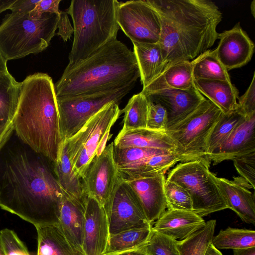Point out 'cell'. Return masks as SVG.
Segmentation results:
<instances>
[{
	"label": "cell",
	"instance_id": "21",
	"mask_svg": "<svg viewBox=\"0 0 255 255\" xmlns=\"http://www.w3.org/2000/svg\"><path fill=\"white\" fill-rule=\"evenodd\" d=\"M86 202L78 201L64 191L58 223L69 243L83 255V233Z\"/></svg>",
	"mask_w": 255,
	"mask_h": 255
},
{
	"label": "cell",
	"instance_id": "37",
	"mask_svg": "<svg viewBox=\"0 0 255 255\" xmlns=\"http://www.w3.org/2000/svg\"><path fill=\"white\" fill-rule=\"evenodd\" d=\"M177 241L152 229L147 241L134 251L146 255H179Z\"/></svg>",
	"mask_w": 255,
	"mask_h": 255
},
{
	"label": "cell",
	"instance_id": "28",
	"mask_svg": "<svg viewBox=\"0 0 255 255\" xmlns=\"http://www.w3.org/2000/svg\"><path fill=\"white\" fill-rule=\"evenodd\" d=\"M179 161L180 159L175 151H170L148 157L132 167L118 171V173L123 179L165 174L170 168Z\"/></svg>",
	"mask_w": 255,
	"mask_h": 255
},
{
	"label": "cell",
	"instance_id": "33",
	"mask_svg": "<svg viewBox=\"0 0 255 255\" xmlns=\"http://www.w3.org/2000/svg\"><path fill=\"white\" fill-rule=\"evenodd\" d=\"M245 118L237 109L228 114H222L208 139L207 152L210 158V155L225 142Z\"/></svg>",
	"mask_w": 255,
	"mask_h": 255
},
{
	"label": "cell",
	"instance_id": "26",
	"mask_svg": "<svg viewBox=\"0 0 255 255\" xmlns=\"http://www.w3.org/2000/svg\"><path fill=\"white\" fill-rule=\"evenodd\" d=\"M194 86L191 61H181L167 67L156 82L141 92L145 94L166 88L186 90Z\"/></svg>",
	"mask_w": 255,
	"mask_h": 255
},
{
	"label": "cell",
	"instance_id": "52",
	"mask_svg": "<svg viewBox=\"0 0 255 255\" xmlns=\"http://www.w3.org/2000/svg\"><path fill=\"white\" fill-rule=\"evenodd\" d=\"M251 13L253 14V16L255 17V0H254L251 2Z\"/></svg>",
	"mask_w": 255,
	"mask_h": 255
},
{
	"label": "cell",
	"instance_id": "29",
	"mask_svg": "<svg viewBox=\"0 0 255 255\" xmlns=\"http://www.w3.org/2000/svg\"><path fill=\"white\" fill-rule=\"evenodd\" d=\"M21 93V82L8 71L0 75V127L13 122Z\"/></svg>",
	"mask_w": 255,
	"mask_h": 255
},
{
	"label": "cell",
	"instance_id": "11",
	"mask_svg": "<svg viewBox=\"0 0 255 255\" xmlns=\"http://www.w3.org/2000/svg\"><path fill=\"white\" fill-rule=\"evenodd\" d=\"M116 20L120 27L132 42L158 43L161 34L158 14L148 0L119 2Z\"/></svg>",
	"mask_w": 255,
	"mask_h": 255
},
{
	"label": "cell",
	"instance_id": "40",
	"mask_svg": "<svg viewBox=\"0 0 255 255\" xmlns=\"http://www.w3.org/2000/svg\"><path fill=\"white\" fill-rule=\"evenodd\" d=\"M233 161L238 173L254 189L255 185V152L237 157Z\"/></svg>",
	"mask_w": 255,
	"mask_h": 255
},
{
	"label": "cell",
	"instance_id": "25",
	"mask_svg": "<svg viewBox=\"0 0 255 255\" xmlns=\"http://www.w3.org/2000/svg\"><path fill=\"white\" fill-rule=\"evenodd\" d=\"M54 171L62 189L69 196L85 202L87 195L81 177L74 171L63 142L57 161L53 163Z\"/></svg>",
	"mask_w": 255,
	"mask_h": 255
},
{
	"label": "cell",
	"instance_id": "38",
	"mask_svg": "<svg viewBox=\"0 0 255 255\" xmlns=\"http://www.w3.org/2000/svg\"><path fill=\"white\" fill-rule=\"evenodd\" d=\"M164 192L167 209L193 211L192 203L188 192L181 186L166 179Z\"/></svg>",
	"mask_w": 255,
	"mask_h": 255
},
{
	"label": "cell",
	"instance_id": "17",
	"mask_svg": "<svg viewBox=\"0 0 255 255\" xmlns=\"http://www.w3.org/2000/svg\"><path fill=\"white\" fill-rule=\"evenodd\" d=\"M109 236V226L104 207L87 196L83 233L84 255H102Z\"/></svg>",
	"mask_w": 255,
	"mask_h": 255
},
{
	"label": "cell",
	"instance_id": "3",
	"mask_svg": "<svg viewBox=\"0 0 255 255\" xmlns=\"http://www.w3.org/2000/svg\"><path fill=\"white\" fill-rule=\"evenodd\" d=\"M13 124L14 131L24 143L53 163L57 161L63 141L55 86L49 75L37 73L21 82Z\"/></svg>",
	"mask_w": 255,
	"mask_h": 255
},
{
	"label": "cell",
	"instance_id": "42",
	"mask_svg": "<svg viewBox=\"0 0 255 255\" xmlns=\"http://www.w3.org/2000/svg\"><path fill=\"white\" fill-rule=\"evenodd\" d=\"M255 74L254 73L252 81L248 89L239 98L237 109L245 117L255 114Z\"/></svg>",
	"mask_w": 255,
	"mask_h": 255
},
{
	"label": "cell",
	"instance_id": "34",
	"mask_svg": "<svg viewBox=\"0 0 255 255\" xmlns=\"http://www.w3.org/2000/svg\"><path fill=\"white\" fill-rule=\"evenodd\" d=\"M211 244L218 250L255 247V231L228 227L213 237Z\"/></svg>",
	"mask_w": 255,
	"mask_h": 255
},
{
	"label": "cell",
	"instance_id": "27",
	"mask_svg": "<svg viewBox=\"0 0 255 255\" xmlns=\"http://www.w3.org/2000/svg\"><path fill=\"white\" fill-rule=\"evenodd\" d=\"M35 228L38 241L36 255H83L69 243L58 224Z\"/></svg>",
	"mask_w": 255,
	"mask_h": 255
},
{
	"label": "cell",
	"instance_id": "35",
	"mask_svg": "<svg viewBox=\"0 0 255 255\" xmlns=\"http://www.w3.org/2000/svg\"><path fill=\"white\" fill-rule=\"evenodd\" d=\"M148 111V101L141 92L134 95L128 101L124 109L123 128L124 129L146 128Z\"/></svg>",
	"mask_w": 255,
	"mask_h": 255
},
{
	"label": "cell",
	"instance_id": "30",
	"mask_svg": "<svg viewBox=\"0 0 255 255\" xmlns=\"http://www.w3.org/2000/svg\"><path fill=\"white\" fill-rule=\"evenodd\" d=\"M152 227L131 229L109 235L102 255H119L137 249L147 241Z\"/></svg>",
	"mask_w": 255,
	"mask_h": 255
},
{
	"label": "cell",
	"instance_id": "18",
	"mask_svg": "<svg viewBox=\"0 0 255 255\" xmlns=\"http://www.w3.org/2000/svg\"><path fill=\"white\" fill-rule=\"evenodd\" d=\"M255 152V114L245 117L211 155L214 165Z\"/></svg>",
	"mask_w": 255,
	"mask_h": 255
},
{
	"label": "cell",
	"instance_id": "24",
	"mask_svg": "<svg viewBox=\"0 0 255 255\" xmlns=\"http://www.w3.org/2000/svg\"><path fill=\"white\" fill-rule=\"evenodd\" d=\"M196 89L215 105L223 114L237 109L239 91L231 81L220 80L193 79Z\"/></svg>",
	"mask_w": 255,
	"mask_h": 255
},
{
	"label": "cell",
	"instance_id": "31",
	"mask_svg": "<svg viewBox=\"0 0 255 255\" xmlns=\"http://www.w3.org/2000/svg\"><path fill=\"white\" fill-rule=\"evenodd\" d=\"M193 79L231 81L228 71L217 58L214 50H208L191 61Z\"/></svg>",
	"mask_w": 255,
	"mask_h": 255
},
{
	"label": "cell",
	"instance_id": "9",
	"mask_svg": "<svg viewBox=\"0 0 255 255\" xmlns=\"http://www.w3.org/2000/svg\"><path fill=\"white\" fill-rule=\"evenodd\" d=\"M201 161L181 162L169 173L167 180L176 183L189 194L193 212L201 217L227 209L215 176Z\"/></svg>",
	"mask_w": 255,
	"mask_h": 255
},
{
	"label": "cell",
	"instance_id": "16",
	"mask_svg": "<svg viewBox=\"0 0 255 255\" xmlns=\"http://www.w3.org/2000/svg\"><path fill=\"white\" fill-rule=\"evenodd\" d=\"M122 179L131 189L147 219L152 225L167 208L164 192V174Z\"/></svg>",
	"mask_w": 255,
	"mask_h": 255
},
{
	"label": "cell",
	"instance_id": "19",
	"mask_svg": "<svg viewBox=\"0 0 255 255\" xmlns=\"http://www.w3.org/2000/svg\"><path fill=\"white\" fill-rule=\"evenodd\" d=\"M204 220L193 211L168 208L155 221L152 229L181 241L205 226Z\"/></svg>",
	"mask_w": 255,
	"mask_h": 255
},
{
	"label": "cell",
	"instance_id": "15",
	"mask_svg": "<svg viewBox=\"0 0 255 255\" xmlns=\"http://www.w3.org/2000/svg\"><path fill=\"white\" fill-rule=\"evenodd\" d=\"M216 55L228 71L247 64L253 56L255 44L248 34L237 23L232 28L219 33Z\"/></svg>",
	"mask_w": 255,
	"mask_h": 255
},
{
	"label": "cell",
	"instance_id": "13",
	"mask_svg": "<svg viewBox=\"0 0 255 255\" xmlns=\"http://www.w3.org/2000/svg\"><path fill=\"white\" fill-rule=\"evenodd\" d=\"M113 142L95 156L82 179L87 196L103 207L110 197L118 179V171L113 158Z\"/></svg>",
	"mask_w": 255,
	"mask_h": 255
},
{
	"label": "cell",
	"instance_id": "14",
	"mask_svg": "<svg viewBox=\"0 0 255 255\" xmlns=\"http://www.w3.org/2000/svg\"><path fill=\"white\" fill-rule=\"evenodd\" d=\"M144 95L149 101L159 104L165 109V131L185 119L206 99L194 86L186 90L166 88Z\"/></svg>",
	"mask_w": 255,
	"mask_h": 255
},
{
	"label": "cell",
	"instance_id": "41",
	"mask_svg": "<svg viewBox=\"0 0 255 255\" xmlns=\"http://www.w3.org/2000/svg\"><path fill=\"white\" fill-rule=\"evenodd\" d=\"M167 121L165 109L160 104L148 101L146 128L155 130L165 131Z\"/></svg>",
	"mask_w": 255,
	"mask_h": 255
},
{
	"label": "cell",
	"instance_id": "6",
	"mask_svg": "<svg viewBox=\"0 0 255 255\" xmlns=\"http://www.w3.org/2000/svg\"><path fill=\"white\" fill-rule=\"evenodd\" d=\"M59 19L50 13L38 19L29 14H6L0 24V53L7 61L42 52L55 35Z\"/></svg>",
	"mask_w": 255,
	"mask_h": 255
},
{
	"label": "cell",
	"instance_id": "7",
	"mask_svg": "<svg viewBox=\"0 0 255 255\" xmlns=\"http://www.w3.org/2000/svg\"><path fill=\"white\" fill-rule=\"evenodd\" d=\"M222 113L206 98L190 115L165 131L175 145L180 161L199 160L210 167L211 160L207 152V141Z\"/></svg>",
	"mask_w": 255,
	"mask_h": 255
},
{
	"label": "cell",
	"instance_id": "5",
	"mask_svg": "<svg viewBox=\"0 0 255 255\" xmlns=\"http://www.w3.org/2000/svg\"><path fill=\"white\" fill-rule=\"evenodd\" d=\"M116 0H73L66 11L72 18L74 38L68 65L84 60L117 39Z\"/></svg>",
	"mask_w": 255,
	"mask_h": 255
},
{
	"label": "cell",
	"instance_id": "36",
	"mask_svg": "<svg viewBox=\"0 0 255 255\" xmlns=\"http://www.w3.org/2000/svg\"><path fill=\"white\" fill-rule=\"evenodd\" d=\"M170 151H174L156 148L119 147L114 145L113 154L118 171H120L134 166L148 157Z\"/></svg>",
	"mask_w": 255,
	"mask_h": 255
},
{
	"label": "cell",
	"instance_id": "20",
	"mask_svg": "<svg viewBox=\"0 0 255 255\" xmlns=\"http://www.w3.org/2000/svg\"><path fill=\"white\" fill-rule=\"evenodd\" d=\"M215 179L227 208L246 223L255 225V194L242 183L220 178Z\"/></svg>",
	"mask_w": 255,
	"mask_h": 255
},
{
	"label": "cell",
	"instance_id": "1",
	"mask_svg": "<svg viewBox=\"0 0 255 255\" xmlns=\"http://www.w3.org/2000/svg\"><path fill=\"white\" fill-rule=\"evenodd\" d=\"M64 191L53 163L12 132L0 148V207L35 227L59 223Z\"/></svg>",
	"mask_w": 255,
	"mask_h": 255
},
{
	"label": "cell",
	"instance_id": "2",
	"mask_svg": "<svg viewBox=\"0 0 255 255\" xmlns=\"http://www.w3.org/2000/svg\"><path fill=\"white\" fill-rule=\"evenodd\" d=\"M148 1L160 18L158 44L165 69L177 62L194 60L209 50L219 39L217 27L222 19V13L212 1Z\"/></svg>",
	"mask_w": 255,
	"mask_h": 255
},
{
	"label": "cell",
	"instance_id": "46",
	"mask_svg": "<svg viewBox=\"0 0 255 255\" xmlns=\"http://www.w3.org/2000/svg\"><path fill=\"white\" fill-rule=\"evenodd\" d=\"M13 131V122L0 127V148Z\"/></svg>",
	"mask_w": 255,
	"mask_h": 255
},
{
	"label": "cell",
	"instance_id": "50",
	"mask_svg": "<svg viewBox=\"0 0 255 255\" xmlns=\"http://www.w3.org/2000/svg\"><path fill=\"white\" fill-rule=\"evenodd\" d=\"M7 61L0 53V75L8 71L6 66Z\"/></svg>",
	"mask_w": 255,
	"mask_h": 255
},
{
	"label": "cell",
	"instance_id": "10",
	"mask_svg": "<svg viewBox=\"0 0 255 255\" xmlns=\"http://www.w3.org/2000/svg\"><path fill=\"white\" fill-rule=\"evenodd\" d=\"M134 85L92 94L57 99L60 130L63 142L76 134L106 105L111 102L119 104Z\"/></svg>",
	"mask_w": 255,
	"mask_h": 255
},
{
	"label": "cell",
	"instance_id": "12",
	"mask_svg": "<svg viewBox=\"0 0 255 255\" xmlns=\"http://www.w3.org/2000/svg\"><path fill=\"white\" fill-rule=\"evenodd\" d=\"M103 207L109 235L152 227L131 189L119 175L114 189Z\"/></svg>",
	"mask_w": 255,
	"mask_h": 255
},
{
	"label": "cell",
	"instance_id": "22",
	"mask_svg": "<svg viewBox=\"0 0 255 255\" xmlns=\"http://www.w3.org/2000/svg\"><path fill=\"white\" fill-rule=\"evenodd\" d=\"M119 147L156 148L175 151L176 147L165 131L147 128L122 129L113 142Z\"/></svg>",
	"mask_w": 255,
	"mask_h": 255
},
{
	"label": "cell",
	"instance_id": "51",
	"mask_svg": "<svg viewBox=\"0 0 255 255\" xmlns=\"http://www.w3.org/2000/svg\"><path fill=\"white\" fill-rule=\"evenodd\" d=\"M119 255H146L140 252L137 251H132L125 253L124 254Z\"/></svg>",
	"mask_w": 255,
	"mask_h": 255
},
{
	"label": "cell",
	"instance_id": "47",
	"mask_svg": "<svg viewBox=\"0 0 255 255\" xmlns=\"http://www.w3.org/2000/svg\"><path fill=\"white\" fill-rule=\"evenodd\" d=\"M234 255H255V247L234 249Z\"/></svg>",
	"mask_w": 255,
	"mask_h": 255
},
{
	"label": "cell",
	"instance_id": "39",
	"mask_svg": "<svg viewBox=\"0 0 255 255\" xmlns=\"http://www.w3.org/2000/svg\"><path fill=\"white\" fill-rule=\"evenodd\" d=\"M0 247L4 255H31L17 234L9 229L0 231Z\"/></svg>",
	"mask_w": 255,
	"mask_h": 255
},
{
	"label": "cell",
	"instance_id": "45",
	"mask_svg": "<svg viewBox=\"0 0 255 255\" xmlns=\"http://www.w3.org/2000/svg\"><path fill=\"white\" fill-rule=\"evenodd\" d=\"M40 0H15L9 9L12 13L29 14Z\"/></svg>",
	"mask_w": 255,
	"mask_h": 255
},
{
	"label": "cell",
	"instance_id": "44",
	"mask_svg": "<svg viewBox=\"0 0 255 255\" xmlns=\"http://www.w3.org/2000/svg\"><path fill=\"white\" fill-rule=\"evenodd\" d=\"M59 30L57 35H60L64 41L71 38L73 33V27L71 25L66 11L60 10L59 19L58 23Z\"/></svg>",
	"mask_w": 255,
	"mask_h": 255
},
{
	"label": "cell",
	"instance_id": "32",
	"mask_svg": "<svg viewBox=\"0 0 255 255\" xmlns=\"http://www.w3.org/2000/svg\"><path fill=\"white\" fill-rule=\"evenodd\" d=\"M216 225L215 220H209L201 229L183 240L177 241L179 255H204L214 237Z\"/></svg>",
	"mask_w": 255,
	"mask_h": 255
},
{
	"label": "cell",
	"instance_id": "43",
	"mask_svg": "<svg viewBox=\"0 0 255 255\" xmlns=\"http://www.w3.org/2000/svg\"><path fill=\"white\" fill-rule=\"evenodd\" d=\"M61 0H40L34 8L29 13V16L33 19H38L45 13L60 14L59 9Z\"/></svg>",
	"mask_w": 255,
	"mask_h": 255
},
{
	"label": "cell",
	"instance_id": "49",
	"mask_svg": "<svg viewBox=\"0 0 255 255\" xmlns=\"http://www.w3.org/2000/svg\"><path fill=\"white\" fill-rule=\"evenodd\" d=\"M204 255H223V254L210 243Z\"/></svg>",
	"mask_w": 255,
	"mask_h": 255
},
{
	"label": "cell",
	"instance_id": "4",
	"mask_svg": "<svg viewBox=\"0 0 255 255\" xmlns=\"http://www.w3.org/2000/svg\"><path fill=\"white\" fill-rule=\"evenodd\" d=\"M140 72L134 52L117 39L84 60L67 65L56 83L57 99L116 90L135 85Z\"/></svg>",
	"mask_w": 255,
	"mask_h": 255
},
{
	"label": "cell",
	"instance_id": "53",
	"mask_svg": "<svg viewBox=\"0 0 255 255\" xmlns=\"http://www.w3.org/2000/svg\"><path fill=\"white\" fill-rule=\"evenodd\" d=\"M0 255H4L0 247Z\"/></svg>",
	"mask_w": 255,
	"mask_h": 255
},
{
	"label": "cell",
	"instance_id": "48",
	"mask_svg": "<svg viewBox=\"0 0 255 255\" xmlns=\"http://www.w3.org/2000/svg\"><path fill=\"white\" fill-rule=\"evenodd\" d=\"M15 0H0V13L10 9Z\"/></svg>",
	"mask_w": 255,
	"mask_h": 255
},
{
	"label": "cell",
	"instance_id": "23",
	"mask_svg": "<svg viewBox=\"0 0 255 255\" xmlns=\"http://www.w3.org/2000/svg\"><path fill=\"white\" fill-rule=\"evenodd\" d=\"M143 88L156 82L165 69L159 44L132 42Z\"/></svg>",
	"mask_w": 255,
	"mask_h": 255
},
{
	"label": "cell",
	"instance_id": "8",
	"mask_svg": "<svg viewBox=\"0 0 255 255\" xmlns=\"http://www.w3.org/2000/svg\"><path fill=\"white\" fill-rule=\"evenodd\" d=\"M119 105L115 102L106 105L64 141L71 165L81 178L91 161L106 146L111 128L122 114Z\"/></svg>",
	"mask_w": 255,
	"mask_h": 255
}]
</instances>
